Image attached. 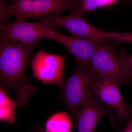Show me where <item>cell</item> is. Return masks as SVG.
I'll list each match as a JSON object with an SVG mask.
<instances>
[{"label":"cell","instance_id":"cell-6","mask_svg":"<svg viewBox=\"0 0 132 132\" xmlns=\"http://www.w3.org/2000/svg\"><path fill=\"white\" fill-rule=\"evenodd\" d=\"M67 57L50 53L40 47L30 62L33 76L44 84L61 85L64 81Z\"/></svg>","mask_w":132,"mask_h":132},{"label":"cell","instance_id":"cell-1","mask_svg":"<svg viewBox=\"0 0 132 132\" xmlns=\"http://www.w3.org/2000/svg\"><path fill=\"white\" fill-rule=\"evenodd\" d=\"M37 43H12L1 41L0 85L6 91L12 92L17 106L28 104L37 88L30 83L26 72L29 60Z\"/></svg>","mask_w":132,"mask_h":132},{"label":"cell","instance_id":"cell-12","mask_svg":"<svg viewBox=\"0 0 132 132\" xmlns=\"http://www.w3.org/2000/svg\"><path fill=\"white\" fill-rule=\"evenodd\" d=\"M0 120L3 123L12 124L15 120L16 102L10 98L6 90L2 87L0 89Z\"/></svg>","mask_w":132,"mask_h":132},{"label":"cell","instance_id":"cell-14","mask_svg":"<svg viewBox=\"0 0 132 132\" xmlns=\"http://www.w3.org/2000/svg\"><path fill=\"white\" fill-rule=\"evenodd\" d=\"M105 39L112 41L117 45L122 43H132V32H106Z\"/></svg>","mask_w":132,"mask_h":132},{"label":"cell","instance_id":"cell-18","mask_svg":"<svg viewBox=\"0 0 132 132\" xmlns=\"http://www.w3.org/2000/svg\"><path fill=\"white\" fill-rule=\"evenodd\" d=\"M125 1H127L128 2V3L130 4V6H131V7L132 9V0H125Z\"/></svg>","mask_w":132,"mask_h":132},{"label":"cell","instance_id":"cell-4","mask_svg":"<svg viewBox=\"0 0 132 132\" xmlns=\"http://www.w3.org/2000/svg\"><path fill=\"white\" fill-rule=\"evenodd\" d=\"M102 42L91 60L89 72L92 76L110 78L120 86H132V75L121 63L114 42Z\"/></svg>","mask_w":132,"mask_h":132},{"label":"cell","instance_id":"cell-8","mask_svg":"<svg viewBox=\"0 0 132 132\" xmlns=\"http://www.w3.org/2000/svg\"><path fill=\"white\" fill-rule=\"evenodd\" d=\"M112 108L90 91L78 108L73 120L78 132H94L104 116L113 113Z\"/></svg>","mask_w":132,"mask_h":132},{"label":"cell","instance_id":"cell-7","mask_svg":"<svg viewBox=\"0 0 132 132\" xmlns=\"http://www.w3.org/2000/svg\"><path fill=\"white\" fill-rule=\"evenodd\" d=\"M44 24L45 38L64 46L75 57L76 64L89 69L92 57L102 42H97L86 38L65 35L51 26Z\"/></svg>","mask_w":132,"mask_h":132},{"label":"cell","instance_id":"cell-16","mask_svg":"<svg viewBox=\"0 0 132 132\" xmlns=\"http://www.w3.org/2000/svg\"><path fill=\"white\" fill-rule=\"evenodd\" d=\"M121 132H132V120L128 124L125 129Z\"/></svg>","mask_w":132,"mask_h":132},{"label":"cell","instance_id":"cell-5","mask_svg":"<svg viewBox=\"0 0 132 132\" xmlns=\"http://www.w3.org/2000/svg\"><path fill=\"white\" fill-rule=\"evenodd\" d=\"M92 79L88 69L76 64L73 73L58 86L60 89L59 98L64 102L72 119L78 108L90 91Z\"/></svg>","mask_w":132,"mask_h":132},{"label":"cell","instance_id":"cell-9","mask_svg":"<svg viewBox=\"0 0 132 132\" xmlns=\"http://www.w3.org/2000/svg\"><path fill=\"white\" fill-rule=\"evenodd\" d=\"M62 13L53 12L41 18L42 22L52 27H64L73 36H78L97 42L105 40V31L95 27L82 17L69 14L64 16Z\"/></svg>","mask_w":132,"mask_h":132},{"label":"cell","instance_id":"cell-13","mask_svg":"<svg viewBox=\"0 0 132 132\" xmlns=\"http://www.w3.org/2000/svg\"><path fill=\"white\" fill-rule=\"evenodd\" d=\"M123 0H80L78 5L69 14L82 17L95 10L112 5Z\"/></svg>","mask_w":132,"mask_h":132},{"label":"cell","instance_id":"cell-3","mask_svg":"<svg viewBox=\"0 0 132 132\" xmlns=\"http://www.w3.org/2000/svg\"><path fill=\"white\" fill-rule=\"evenodd\" d=\"M120 86L110 78L92 76L90 88L99 100L113 109V113L110 116L111 122L116 130L121 132L132 120V105L125 103Z\"/></svg>","mask_w":132,"mask_h":132},{"label":"cell","instance_id":"cell-11","mask_svg":"<svg viewBox=\"0 0 132 132\" xmlns=\"http://www.w3.org/2000/svg\"><path fill=\"white\" fill-rule=\"evenodd\" d=\"M45 132H71L72 124L66 112L56 113L51 115L45 124Z\"/></svg>","mask_w":132,"mask_h":132},{"label":"cell","instance_id":"cell-10","mask_svg":"<svg viewBox=\"0 0 132 132\" xmlns=\"http://www.w3.org/2000/svg\"><path fill=\"white\" fill-rule=\"evenodd\" d=\"M45 26L42 22L9 21L0 27L1 41L28 44L37 43L45 38Z\"/></svg>","mask_w":132,"mask_h":132},{"label":"cell","instance_id":"cell-2","mask_svg":"<svg viewBox=\"0 0 132 132\" xmlns=\"http://www.w3.org/2000/svg\"><path fill=\"white\" fill-rule=\"evenodd\" d=\"M6 0H1L0 24L10 21V16L16 17L15 21H24L28 19L42 17L53 12L62 13L73 10L80 0H13L7 5Z\"/></svg>","mask_w":132,"mask_h":132},{"label":"cell","instance_id":"cell-17","mask_svg":"<svg viewBox=\"0 0 132 132\" xmlns=\"http://www.w3.org/2000/svg\"><path fill=\"white\" fill-rule=\"evenodd\" d=\"M31 132H42V129L40 126L36 125Z\"/></svg>","mask_w":132,"mask_h":132},{"label":"cell","instance_id":"cell-15","mask_svg":"<svg viewBox=\"0 0 132 132\" xmlns=\"http://www.w3.org/2000/svg\"><path fill=\"white\" fill-rule=\"evenodd\" d=\"M118 55L124 67L132 75V55L128 54L126 49L122 48Z\"/></svg>","mask_w":132,"mask_h":132}]
</instances>
